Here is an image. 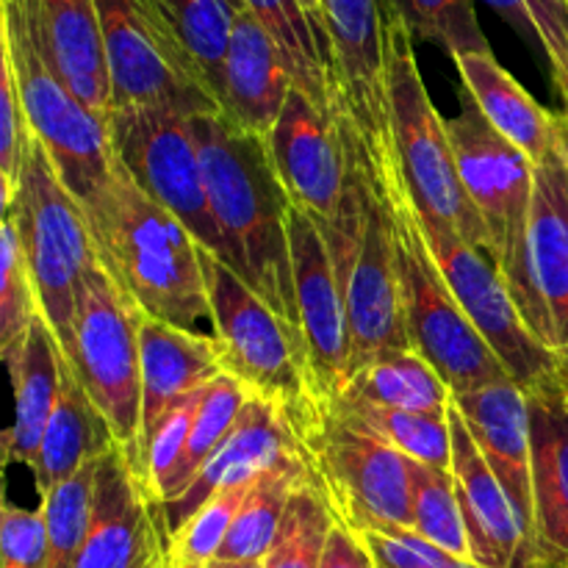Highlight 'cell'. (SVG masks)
Returning <instances> with one entry per match:
<instances>
[{"label":"cell","instance_id":"f35d334b","mask_svg":"<svg viewBox=\"0 0 568 568\" xmlns=\"http://www.w3.org/2000/svg\"><path fill=\"white\" fill-rule=\"evenodd\" d=\"M255 483V480H253ZM253 483L231 486L214 494L170 541V560L175 566H209L220 555L239 508L247 499Z\"/></svg>","mask_w":568,"mask_h":568},{"label":"cell","instance_id":"d6986e66","mask_svg":"<svg viewBox=\"0 0 568 568\" xmlns=\"http://www.w3.org/2000/svg\"><path fill=\"white\" fill-rule=\"evenodd\" d=\"M288 458H308V449L275 405L261 397H250L242 416H239V425L233 427L220 453L205 464L197 480L186 488V494L178 497L175 503L159 505L166 538L172 541V536L214 494L231 486H242V483H253L266 469Z\"/></svg>","mask_w":568,"mask_h":568},{"label":"cell","instance_id":"44dd1931","mask_svg":"<svg viewBox=\"0 0 568 568\" xmlns=\"http://www.w3.org/2000/svg\"><path fill=\"white\" fill-rule=\"evenodd\" d=\"M453 471L469 536L471 564L480 568H530V538L497 475L477 449L460 410L449 403Z\"/></svg>","mask_w":568,"mask_h":568},{"label":"cell","instance_id":"ffe728a7","mask_svg":"<svg viewBox=\"0 0 568 568\" xmlns=\"http://www.w3.org/2000/svg\"><path fill=\"white\" fill-rule=\"evenodd\" d=\"M225 375L220 344L205 333L181 331L166 322H142V425L133 453V471L142 475L144 455L166 416L189 397ZM142 480V477H139Z\"/></svg>","mask_w":568,"mask_h":568},{"label":"cell","instance_id":"ac0fdd59","mask_svg":"<svg viewBox=\"0 0 568 568\" xmlns=\"http://www.w3.org/2000/svg\"><path fill=\"white\" fill-rule=\"evenodd\" d=\"M164 552H170V538L159 503L139 480L125 449L114 447L98 460L92 525L72 568H148Z\"/></svg>","mask_w":568,"mask_h":568},{"label":"cell","instance_id":"bcb514c9","mask_svg":"<svg viewBox=\"0 0 568 568\" xmlns=\"http://www.w3.org/2000/svg\"><path fill=\"white\" fill-rule=\"evenodd\" d=\"M303 6H305V9H308V14L314 17V22L322 28V33H325V37H327L325 20H322V6H320V0H303Z\"/></svg>","mask_w":568,"mask_h":568},{"label":"cell","instance_id":"2e32d148","mask_svg":"<svg viewBox=\"0 0 568 568\" xmlns=\"http://www.w3.org/2000/svg\"><path fill=\"white\" fill-rule=\"evenodd\" d=\"M270 155L288 200L325 231L336 222L347 189V142L338 116L292 89L270 133Z\"/></svg>","mask_w":568,"mask_h":568},{"label":"cell","instance_id":"681fc988","mask_svg":"<svg viewBox=\"0 0 568 568\" xmlns=\"http://www.w3.org/2000/svg\"><path fill=\"white\" fill-rule=\"evenodd\" d=\"M148 568H172V560H170V552H164V555H159V558L153 560V564H150Z\"/></svg>","mask_w":568,"mask_h":568},{"label":"cell","instance_id":"ee69618b","mask_svg":"<svg viewBox=\"0 0 568 568\" xmlns=\"http://www.w3.org/2000/svg\"><path fill=\"white\" fill-rule=\"evenodd\" d=\"M0 560L3 568H44L48 560V521L37 510L6 505L0 516Z\"/></svg>","mask_w":568,"mask_h":568},{"label":"cell","instance_id":"4316f807","mask_svg":"<svg viewBox=\"0 0 568 568\" xmlns=\"http://www.w3.org/2000/svg\"><path fill=\"white\" fill-rule=\"evenodd\" d=\"M114 447H120V444L111 433V425L100 414L98 405L89 399V394L83 392L75 372L70 369L64 358L59 403H55L50 425L31 466L39 497H48L53 488L75 477L78 471L87 469L103 455H109Z\"/></svg>","mask_w":568,"mask_h":568},{"label":"cell","instance_id":"7402d4cb","mask_svg":"<svg viewBox=\"0 0 568 568\" xmlns=\"http://www.w3.org/2000/svg\"><path fill=\"white\" fill-rule=\"evenodd\" d=\"M453 405L460 410L477 449L525 525L532 568V447L527 392L514 381H503L458 394L453 397Z\"/></svg>","mask_w":568,"mask_h":568},{"label":"cell","instance_id":"c3c4849f","mask_svg":"<svg viewBox=\"0 0 568 568\" xmlns=\"http://www.w3.org/2000/svg\"><path fill=\"white\" fill-rule=\"evenodd\" d=\"M560 139H564L566 161H568V114H560Z\"/></svg>","mask_w":568,"mask_h":568},{"label":"cell","instance_id":"ab89813d","mask_svg":"<svg viewBox=\"0 0 568 568\" xmlns=\"http://www.w3.org/2000/svg\"><path fill=\"white\" fill-rule=\"evenodd\" d=\"M39 314L42 308H39L31 272L22 258L14 222L11 216H3V227H0V353L14 347Z\"/></svg>","mask_w":568,"mask_h":568},{"label":"cell","instance_id":"ba28073f","mask_svg":"<svg viewBox=\"0 0 568 568\" xmlns=\"http://www.w3.org/2000/svg\"><path fill=\"white\" fill-rule=\"evenodd\" d=\"M460 181L486 227V255L508 283L521 316L530 300L527 281V227H530L536 164L525 150L494 131L475 103L464 100L447 120Z\"/></svg>","mask_w":568,"mask_h":568},{"label":"cell","instance_id":"d4e9b609","mask_svg":"<svg viewBox=\"0 0 568 568\" xmlns=\"http://www.w3.org/2000/svg\"><path fill=\"white\" fill-rule=\"evenodd\" d=\"M14 388V425L6 430V458L31 469L61 394L64 349L42 314L14 347L3 349Z\"/></svg>","mask_w":568,"mask_h":568},{"label":"cell","instance_id":"4dcf8cb0","mask_svg":"<svg viewBox=\"0 0 568 568\" xmlns=\"http://www.w3.org/2000/svg\"><path fill=\"white\" fill-rule=\"evenodd\" d=\"M311 477L308 458H288L255 477L239 508L216 560L225 564H264L283 525L294 491Z\"/></svg>","mask_w":568,"mask_h":568},{"label":"cell","instance_id":"d6a6232c","mask_svg":"<svg viewBox=\"0 0 568 568\" xmlns=\"http://www.w3.org/2000/svg\"><path fill=\"white\" fill-rule=\"evenodd\" d=\"M153 3L222 111L225 59L236 17L244 11V0H153Z\"/></svg>","mask_w":568,"mask_h":568},{"label":"cell","instance_id":"603a6c76","mask_svg":"<svg viewBox=\"0 0 568 568\" xmlns=\"http://www.w3.org/2000/svg\"><path fill=\"white\" fill-rule=\"evenodd\" d=\"M532 447V568H568V397L527 394Z\"/></svg>","mask_w":568,"mask_h":568},{"label":"cell","instance_id":"b9f144b4","mask_svg":"<svg viewBox=\"0 0 568 568\" xmlns=\"http://www.w3.org/2000/svg\"><path fill=\"white\" fill-rule=\"evenodd\" d=\"M358 536L369 547L375 568H480L444 552L414 530H366Z\"/></svg>","mask_w":568,"mask_h":568},{"label":"cell","instance_id":"83f0119b","mask_svg":"<svg viewBox=\"0 0 568 568\" xmlns=\"http://www.w3.org/2000/svg\"><path fill=\"white\" fill-rule=\"evenodd\" d=\"M42 17L50 53L67 87L89 111L109 120L111 81L98 0H42Z\"/></svg>","mask_w":568,"mask_h":568},{"label":"cell","instance_id":"5b68a950","mask_svg":"<svg viewBox=\"0 0 568 568\" xmlns=\"http://www.w3.org/2000/svg\"><path fill=\"white\" fill-rule=\"evenodd\" d=\"M381 186L394 214L405 322H408L414 353H419L438 372L453 397L510 381L503 361L471 325L447 277L438 270L419 227L414 200L405 189L403 172L388 178Z\"/></svg>","mask_w":568,"mask_h":568},{"label":"cell","instance_id":"8fae6325","mask_svg":"<svg viewBox=\"0 0 568 568\" xmlns=\"http://www.w3.org/2000/svg\"><path fill=\"white\" fill-rule=\"evenodd\" d=\"M98 14L111 111L131 105H155L186 116L220 111L153 0H98Z\"/></svg>","mask_w":568,"mask_h":568},{"label":"cell","instance_id":"836d02e7","mask_svg":"<svg viewBox=\"0 0 568 568\" xmlns=\"http://www.w3.org/2000/svg\"><path fill=\"white\" fill-rule=\"evenodd\" d=\"M247 399V388L239 381H233L231 375L216 377L211 386H205L203 399H200L197 405V414H194L192 430H189L183 460L178 464V469L172 471L170 480H166L164 486L159 488V494H155L159 505L175 503L178 497L186 494V488L197 480V475L205 469V464L220 453V447L227 442L233 427L239 425V416H242Z\"/></svg>","mask_w":568,"mask_h":568},{"label":"cell","instance_id":"7bdbcfd3","mask_svg":"<svg viewBox=\"0 0 568 568\" xmlns=\"http://www.w3.org/2000/svg\"><path fill=\"white\" fill-rule=\"evenodd\" d=\"M205 392V388H203ZM203 392L189 394L175 410L164 419V425L155 430L153 442H150L148 455H144L142 464V483L153 491V497L159 494V488L164 486L172 477V471L178 469V464L183 460V453H186L189 430H192L194 414H197V405L203 399ZM159 503V499H155Z\"/></svg>","mask_w":568,"mask_h":568},{"label":"cell","instance_id":"52a82bcc","mask_svg":"<svg viewBox=\"0 0 568 568\" xmlns=\"http://www.w3.org/2000/svg\"><path fill=\"white\" fill-rule=\"evenodd\" d=\"M331 42L333 100L366 172L386 183L399 172L388 111L392 0H320Z\"/></svg>","mask_w":568,"mask_h":568},{"label":"cell","instance_id":"5bb4252c","mask_svg":"<svg viewBox=\"0 0 568 568\" xmlns=\"http://www.w3.org/2000/svg\"><path fill=\"white\" fill-rule=\"evenodd\" d=\"M344 297H347L349 331L347 381L381 355L414 349L405 322L394 214L386 192L369 172H366L364 233Z\"/></svg>","mask_w":568,"mask_h":568},{"label":"cell","instance_id":"d590c367","mask_svg":"<svg viewBox=\"0 0 568 568\" xmlns=\"http://www.w3.org/2000/svg\"><path fill=\"white\" fill-rule=\"evenodd\" d=\"M333 525L336 516L331 505L308 477L288 503L275 544L264 558V568H320Z\"/></svg>","mask_w":568,"mask_h":568},{"label":"cell","instance_id":"8992f818","mask_svg":"<svg viewBox=\"0 0 568 568\" xmlns=\"http://www.w3.org/2000/svg\"><path fill=\"white\" fill-rule=\"evenodd\" d=\"M388 111L405 189L422 214L453 225L471 247L486 253V227L460 181L447 120L422 81L414 33L394 11L388 20Z\"/></svg>","mask_w":568,"mask_h":568},{"label":"cell","instance_id":"e575fe53","mask_svg":"<svg viewBox=\"0 0 568 568\" xmlns=\"http://www.w3.org/2000/svg\"><path fill=\"white\" fill-rule=\"evenodd\" d=\"M410 503H414V532L442 547L455 558L471 560L469 536L460 514L455 477L449 469L419 464L408 458Z\"/></svg>","mask_w":568,"mask_h":568},{"label":"cell","instance_id":"74e56055","mask_svg":"<svg viewBox=\"0 0 568 568\" xmlns=\"http://www.w3.org/2000/svg\"><path fill=\"white\" fill-rule=\"evenodd\" d=\"M414 39L438 44L449 55L491 53L471 0H392Z\"/></svg>","mask_w":568,"mask_h":568},{"label":"cell","instance_id":"60d3db41","mask_svg":"<svg viewBox=\"0 0 568 568\" xmlns=\"http://www.w3.org/2000/svg\"><path fill=\"white\" fill-rule=\"evenodd\" d=\"M519 31L532 33L547 50L555 83L568 105V0H486Z\"/></svg>","mask_w":568,"mask_h":568},{"label":"cell","instance_id":"f546056e","mask_svg":"<svg viewBox=\"0 0 568 568\" xmlns=\"http://www.w3.org/2000/svg\"><path fill=\"white\" fill-rule=\"evenodd\" d=\"M331 419L349 430L369 436L405 458L419 464L449 469L453 466V425L447 414H422V410L383 408L369 403L333 399Z\"/></svg>","mask_w":568,"mask_h":568},{"label":"cell","instance_id":"9a60e30c","mask_svg":"<svg viewBox=\"0 0 568 568\" xmlns=\"http://www.w3.org/2000/svg\"><path fill=\"white\" fill-rule=\"evenodd\" d=\"M525 322L532 336L555 353L560 388L568 397V161L564 139L536 164L530 227H527Z\"/></svg>","mask_w":568,"mask_h":568},{"label":"cell","instance_id":"1f68e13d","mask_svg":"<svg viewBox=\"0 0 568 568\" xmlns=\"http://www.w3.org/2000/svg\"><path fill=\"white\" fill-rule=\"evenodd\" d=\"M336 399L383 405V408L447 414L453 392L438 372L414 349H397L372 361L353 375Z\"/></svg>","mask_w":568,"mask_h":568},{"label":"cell","instance_id":"816d5d0a","mask_svg":"<svg viewBox=\"0 0 568 568\" xmlns=\"http://www.w3.org/2000/svg\"><path fill=\"white\" fill-rule=\"evenodd\" d=\"M566 114H568V111H566Z\"/></svg>","mask_w":568,"mask_h":568},{"label":"cell","instance_id":"6da1fadb","mask_svg":"<svg viewBox=\"0 0 568 568\" xmlns=\"http://www.w3.org/2000/svg\"><path fill=\"white\" fill-rule=\"evenodd\" d=\"M192 125L225 244L222 261L277 316L300 327L288 244L292 200L272 164L270 142L236 128L222 111L192 116Z\"/></svg>","mask_w":568,"mask_h":568},{"label":"cell","instance_id":"277c9868","mask_svg":"<svg viewBox=\"0 0 568 568\" xmlns=\"http://www.w3.org/2000/svg\"><path fill=\"white\" fill-rule=\"evenodd\" d=\"M3 216L14 222L39 308L64 349L72 336L81 283L100 266V255L87 211L64 186L37 136L28 142L14 197Z\"/></svg>","mask_w":568,"mask_h":568},{"label":"cell","instance_id":"7dc6e473","mask_svg":"<svg viewBox=\"0 0 568 568\" xmlns=\"http://www.w3.org/2000/svg\"><path fill=\"white\" fill-rule=\"evenodd\" d=\"M209 568H264V564H225V560H214Z\"/></svg>","mask_w":568,"mask_h":568},{"label":"cell","instance_id":"cb8c5ba5","mask_svg":"<svg viewBox=\"0 0 568 568\" xmlns=\"http://www.w3.org/2000/svg\"><path fill=\"white\" fill-rule=\"evenodd\" d=\"M294 81L281 50L247 9L236 17L222 78V114L242 131L270 139Z\"/></svg>","mask_w":568,"mask_h":568},{"label":"cell","instance_id":"484cf974","mask_svg":"<svg viewBox=\"0 0 568 568\" xmlns=\"http://www.w3.org/2000/svg\"><path fill=\"white\" fill-rule=\"evenodd\" d=\"M471 103L480 109L508 142L525 150L532 164L544 159L560 139V114H549L497 59L494 53H464L455 55Z\"/></svg>","mask_w":568,"mask_h":568},{"label":"cell","instance_id":"9c48e42d","mask_svg":"<svg viewBox=\"0 0 568 568\" xmlns=\"http://www.w3.org/2000/svg\"><path fill=\"white\" fill-rule=\"evenodd\" d=\"M142 311L100 264L81 283L64 347L67 364L128 455L142 425Z\"/></svg>","mask_w":568,"mask_h":568},{"label":"cell","instance_id":"4fadbf2b","mask_svg":"<svg viewBox=\"0 0 568 568\" xmlns=\"http://www.w3.org/2000/svg\"><path fill=\"white\" fill-rule=\"evenodd\" d=\"M311 483L349 530H414L408 458L386 444L327 422L308 444Z\"/></svg>","mask_w":568,"mask_h":568},{"label":"cell","instance_id":"30bf717a","mask_svg":"<svg viewBox=\"0 0 568 568\" xmlns=\"http://www.w3.org/2000/svg\"><path fill=\"white\" fill-rule=\"evenodd\" d=\"M109 139L116 164L131 181L222 258L225 244L211 211L192 116L155 105L114 109L109 114Z\"/></svg>","mask_w":568,"mask_h":568},{"label":"cell","instance_id":"7a4b0ae2","mask_svg":"<svg viewBox=\"0 0 568 568\" xmlns=\"http://www.w3.org/2000/svg\"><path fill=\"white\" fill-rule=\"evenodd\" d=\"M103 270L150 320L214 336L203 244L148 197L116 164L111 181L83 205Z\"/></svg>","mask_w":568,"mask_h":568},{"label":"cell","instance_id":"3957f363","mask_svg":"<svg viewBox=\"0 0 568 568\" xmlns=\"http://www.w3.org/2000/svg\"><path fill=\"white\" fill-rule=\"evenodd\" d=\"M203 270L225 375L242 383L250 397L275 405L308 449L331 422V403L316 381L303 331L277 316L220 255L205 247Z\"/></svg>","mask_w":568,"mask_h":568},{"label":"cell","instance_id":"e0dca14e","mask_svg":"<svg viewBox=\"0 0 568 568\" xmlns=\"http://www.w3.org/2000/svg\"><path fill=\"white\" fill-rule=\"evenodd\" d=\"M288 244H292L300 327L308 344L316 381L327 403L333 405L347 383L349 331L344 283L333 264L322 227L294 203L288 214Z\"/></svg>","mask_w":568,"mask_h":568},{"label":"cell","instance_id":"f1b7e54d","mask_svg":"<svg viewBox=\"0 0 568 568\" xmlns=\"http://www.w3.org/2000/svg\"><path fill=\"white\" fill-rule=\"evenodd\" d=\"M244 9L264 26L281 50L294 89L308 94L325 114H336L331 72V42L303 0H244Z\"/></svg>","mask_w":568,"mask_h":568},{"label":"cell","instance_id":"f6af8a7d","mask_svg":"<svg viewBox=\"0 0 568 568\" xmlns=\"http://www.w3.org/2000/svg\"><path fill=\"white\" fill-rule=\"evenodd\" d=\"M320 568H375V558L358 532L336 521L327 536Z\"/></svg>","mask_w":568,"mask_h":568},{"label":"cell","instance_id":"7c38bea8","mask_svg":"<svg viewBox=\"0 0 568 568\" xmlns=\"http://www.w3.org/2000/svg\"><path fill=\"white\" fill-rule=\"evenodd\" d=\"M416 216H419L427 247L458 297L460 308L466 311L477 333L486 338L494 355L503 361L510 381L527 394L560 386L558 358L532 336L494 261L483 250L471 247L453 225L438 216L422 214L419 209H416Z\"/></svg>","mask_w":568,"mask_h":568},{"label":"cell","instance_id":"f907efd6","mask_svg":"<svg viewBox=\"0 0 568 568\" xmlns=\"http://www.w3.org/2000/svg\"><path fill=\"white\" fill-rule=\"evenodd\" d=\"M172 568H209V566H175L172 564Z\"/></svg>","mask_w":568,"mask_h":568},{"label":"cell","instance_id":"8d00e7d4","mask_svg":"<svg viewBox=\"0 0 568 568\" xmlns=\"http://www.w3.org/2000/svg\"><path fill=\"white\" fill-rule=\"evenodd\" d=\"M94 480L98 460L59 488L42 497L44 521H48V560L44 568H72L87 541L94 508Z\"/></svg>","mask_w":568,"mask_h":568}]
</instances>
